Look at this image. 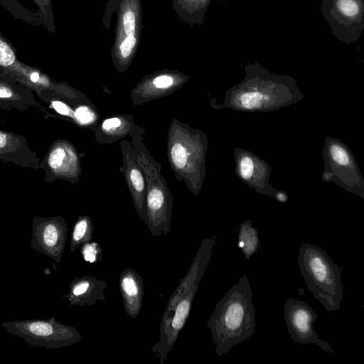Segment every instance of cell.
Listing matches in <instances>:
<instances>
[{"instance_id":"cell-1","label":"cell","mask_w":364,"mask_h":364,"mask_svg":"<svg viewBox=\"0 0 364 364\" xmlns=\"http://www.w3.org/2000/svg\"><path fill=\"white\" fill-rule=\"evenodd\" d=\"M215 239L203 240L185 276L168 300L159 327V340L152 346L160 364H164L189 316L193 299L210 261Z\"/></svg>"},{"instance_id":"cell-2","label":"cell","mask_w":364,"mask_h":364,"mask_svg":"<svg viewBox=\"0 0 364 364\" xmlns=\"http://www.w3.org/2000/svg\"><path fill=\"white\" fill-rule=\"evenodd\" d=\"M255 315L250 282L244 274L218 302L207 323L217 355L230 352L253 334Z\"/></svg>"},{"instance_id":"cell-3","label":"cell","mask_w":364,"mask_h":364,"mask_svg":"<svg viewBox=\"0 0 364 364\" xmlns=\"http://www.w3.org/2000/svg\"><path fill=\"white\" fill-rule=\"evenodd\" d=\"M208 140L206 134L173 119L168 129L167 157L176 179L198 195L203 186Z\"/></svg>"},{"instance_id":"cell-4","label":"cell","mask_w":364,"mask_h":364,"mask_svg":"<svg viewBox=\"0 0 364 364\" xmlns=\"http://www.w3.org/2000/svg\"><path fill=\"white\" fill-rule=\"evenodd\" d=\"M136 160L146 181V219L144 224L151 235H166L171 231L173 197L161 174V166L152 156L144 139H132Z\"/></svg>"},{"instance_id":"cell-5","label":"cell","mask_w":364,"mask_h":364,"mask_svg":"<svg viewBox=\"0 0 364 364\" xmlns=\"http://www.w3.org/2000/svg\"><path fill=\"white\" fill-rule=\"evenodd\" d=\"M298 263L309 291L328 311L338 310L343 301L341 271L323 249L304 243L299 250Z\"/></svg>"},{"instance_id":"cell-6","label":"cell","mask_w":364,"mask_h":364,"mask_svg":"<svg viewBox=\"0 0 364 364\" xmlns=\"http://www.w3.org/2000/svg\"><path fill=\"white\" fill-rule=\"evenodd\" d=\"M1 326L8 333L20 337L38 348L68 347L82 339L77 328L61 323L55 318L7 321Z\"/></svg>"},{"instance_id":"cell-7","label":"cell","mask_w":364,"mask_h":364,"mask_svg":"<svg viewBox=\"0 0 364 364\" xmlns=\"http://www.w3.org/2000/svg\"><path fill=\"white\" fill-rule=\"evenodd\" d=\"M36 95L55 112L50 117H56L91 130L100 122V116L85 94L78 97H70L53 90H45Z\"/></svg>"},{"instance_id":"cell-8","label":"cell","mask_w":364,"mask_h":364,"mask_svg":"<svg viewBox=\"0 0 364 364\" xmlns=\"http://www.w3.org/2000/svg\"><path fill=\"white\" fill-rule=\"evenodd\" d=\"M81 155L75 146L66 139H57L50 146L41 161V169L44 171L45 181L57 180L77 184L82 173Z\"/></svg>"},{"instance_id":"cell-9","label":"cell","mask_w":364,"mask_h":364,"mask_svg":"<svg viewBox=\"0 0 364 364\" xmlns=\"http://www.w3.org/2000/svg\"><path fill=\"white\" fill-rule=\"evenodd\" d=\"M31 248L60 263L66 244L68 226L61 215L34 216L32 220Z\"/></svg>"},{"instance_id":"cell-10","label":"cell","mask_w":364,"mask_h":364,"mask_svg":"<svg viewBox=\"0 0 364 364\" xmlns=\"http://www.w3.org/2000/svg\"><path fill=\"white\" fill-rule=\"evenodd\" d=\"M284 316L288 332L296 343H314L326 353H333L331 346L320 339L316 333L314 323L317 319V314L309 304L300 300L288 299L284 305Z\"/></svg>"},{"instance_id":"cell-11","label":"cell","mask_w":364,"mask_h":364,"mask_svg":"<svg viewBox=\"0 0 364 364\" xmlns=\"http://www.w3.org/2000/svg\"><path fill=\"white\" fill-rule=\"evenodd\" d=\"M122 151V166L119 171L123 174L140 220L146 219V181L144 173L139 166L133 146L127 140L119 143Z\"/></svg>"},{"instance_id":"cell-12","label":"cell","mask_w":364,"mask_h":364,"mask_svg":"<svg viewBox=\"0 0 364 364\" xmlns=\"http://www.w3.org/2000/svg\"><path fill=\"white\" fill-rule=\"evenodd\" d=\"M31 108H36L45 117H48V112L36 101L34 92L0 67V109L26 112Z\"/></svg>"},{"instance_id":"cell-13","label":"cell","mask_w":364,"mask_h":364,"mask_svg":"<svg viewBox=\"0 0 364 364\" xmlns=\"http://www.w3.org/2000/svg\"><path fill=\"white\" fill-rule=\"evenodd\" d=\"M186 81V77L169 73H161L146 78L131 91L132 105L137 107L169 95L178 90Z\"/></svg>"},{"instance_id":"cell-14","label":"cell","mask_w":364,"mask_h":364,"mask_svg":"<svg viewBox=\"0 0 364 364\" xmlns=\"http://www.w3.org/2000/svg\"><path fill=\"white\" fill-rule=\"evenodd\" d=\"M98 144H111L129 136L132 139H144L146 129L134 122L132 114H116L100 120L93 129Z\"/></svg>"},{"instance_id":"cell-15","label":"cell","mask_w":364,"mask_h":364,"mask_svg":"<svg viewBox=\"0 0 364 364\" xmlns=\"http://www.w3.org/2000/svg\"><path fill=\"white\" fill-rule=\"evenodd\" d=\"M0 160L24 168L41 170V159L22 135L0 130Z\"/></svg>"},{"instance_id":"cell-16","label":"cell","mask_w":364,"mask_h":364,"mask_svg":"<svg viewBox=\"0 0 364 364\" xmlns=\"http://www.w3.org/2000/svg\"><path fill=\"white\" fill-rule=\"evenodd\" d=\"M4 69L36 95L45 90H53L70 97H78L83 95L66 83L54 81L41 70L22 63L19 60L13 66Z\"/></svg>"},{"instance_id":"cell-17","label":"cell","mask_w":364,"mask_h":364,"mask_svg":"<svg viewBox=\"0 0 364 364\" xmlns=\"http://www.w3.org/2000/svg\"><path fill=\"white\" fill-rule=\"evenodd\" d=\"M107 282L92 276L83 275L74 279L68 294L62 295L71 306L90 307L105 301Z\"/></svg>"},{"instance_id":"cell-18","label":"cell","mask_w":364,"mask_h":364,"mask_svg":"<svg viewBox=\"0 0 364 364\" xmlns=\"http://www.w3.org/2000/svg\"><path fill=\"white\" fill-rule=\"evenodd\" d=\"M119 287L127 314L131 318H136L141 311L144 295L141 277L135 270L127 267L119 275Z\"/></svg>"},{"instance_id":"cell-19","label":"cell","mask_w":364,"mask_h":364,"mask_svg":"<svg viewBox=\"0 0 364 364\" xmlns=\"http://www.w3.org/2000/svg\"><path fill=\"white\" fill-rule=\"evenodd\" d=\"M94 225L91 218L80 215L73 225L70 251L73 252L82 245L92 241Z\"/></svg>"},{"instance_id":"cell-20","label":"cell","mask_w":364,"mask_h":364,"mask_svg":"<svg viewBox=\"0 0 364 364\" xmlns=\"http://www.w3.org/2000/svg\"><path fill=\"white\" fill-rule=\"evenodd\" d=\"M238 247L242 251L246 259H249L259 247L258 231L252 227L248 220L240 224L238 233Z\"/></svg>"},{"instance_id":"cell-21","label":"cell","mask_w":364,"mask_h":364,"mask_svg":"<svg viewBox=\"0 0 364 364\" xmlns=\"http://www.w3.org/2000/svg\"><path fill=\"white\" fill-rule=\"evenodd\" d=\"M18 60L13 45L0 33V67L9 68Z\"/></svg>"},{"instance_id":"cell-22","label":"cell","mask_w":364,"mask_h":364,"mask_svg":"<svg viewBox=\"0 0 364 364\" xmlns=\"http://www.w3.org/2000/svg\"><path fill=\"white\" fill-rule=\"evenodd\" d=\"M80 253L83 259L90 263H97L103 260L102 248L95 241H90L82 245Z\"/></svg>"},{"instance_id":"cell-23","label":"cell","mask_w":364,"mask_h":364,"mask_svg":"<svg viewBox=\"0 0 364 364\" xmlns=\"http://www.w3.org/2000/svg\"><path fill=\"white\" fill-rule=\"evenodd\" d=\"M330 154L335 163L339 166H347L350 162V158L346 150L341 145L333 144L330 147Z\"/></svg>"},{"instance_id":"cell-24","label":"cell","mask_w":364,"mask_h":364,"mask_svg":"<svg viewBox=\"0 0 364 364\" xmlns=\"http://www.w3.org/2000/svg\"><path fill=\"white\" fill-rule=\"evenodd\" d=\"M255 163L253 159L247 156H242L239 161V172L241 178L250 180L254 173Z\"/></svg>"},{"instance_id":"cell-25","label":"cell","mask_w":364,"mask_h":364,"mask_svg":"<svg viewBox=\"0 0 364 364\" xmlns=\"http://www.w3.org/2000/svg\"><path fill=\"white\" fill-rule=\"evenodd\" d=\"M34 4L38 8V10L43 17H44L46 26L48 29V23L51 24L53 27V11L51 0H32ZM54 28V27H53Z\"/></svg>"},{"instance_id":"cell-26","label":"cell","mask_w":364,"mask_h":364,"mask_svg":"<svg viewBox=\"0 0 364 364\" xmlns=\"http://www.w3.org/2000/svg\"><path fill=\"white\" fill-rule=\"evenodd\" d=\"M338 7L342 13L346 16H355L358 12V4L353 0H340Z\"/></svg>"},{"instance_id":"cell-27","label":"cell","mask_w":364,"mask_h":364,"mask_svg":"<svg viewBox=\"0 0 364 364\" xmlns=\"http://www.w3.org/2000/svg\"><path fill=\"white\" fill-rule=\"evenodd\" d=\"M136 40V38L133 36H128L121 43L119 49H120V55L121 56L126 59L127 58L134 47L135 46Z\"/></svg>"},{"instance_id":"cell-28","label":"cell","mask_w":364,"mask_h":364,"mask_svg":"<svg viewBox=\"0 0 364 364\" xmlns=\"http://www.w3.org/2000/svg\"><path fill=\"white\" fill-rule=\"evenodd\" d=\"M123 26L127 36L133 35L135 29V15L129 11L123 16Z\"/></svg>"},{"instance_id":"cell-29","label":"cell","mask_w":364,"mask_h":364,"mask_svg":"<svg viewBox=\"0 0 364 364\" xmlns=\"http://www.w3.org/2000/svg\"><path fill=\"white\" fill-rule=\"evenodd\" d=\"M277 200L284 203L287 200V196L284 193L279 192L276 194Z\"/></svg>"}]
</instances>
